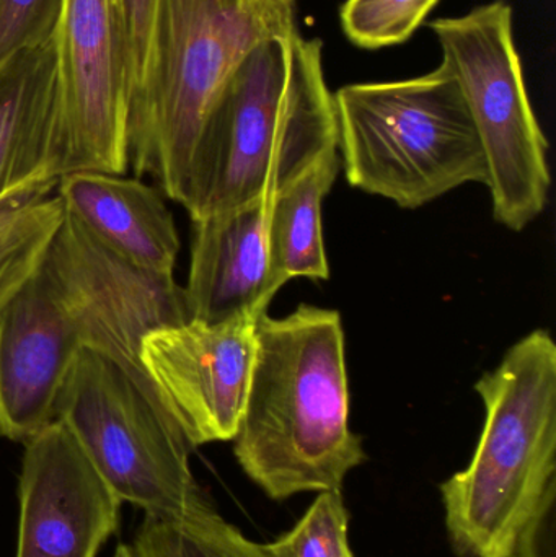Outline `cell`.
Here are the masks:
<instances>
[{
    "instance_id": "cell-23",
    "label": "cell",
    "mask_w": 556,
    "mask_h": 557,
    "mask_svg": "<svg viewBox=\"0 0 556 557\" xmlns=\"http://www.w3.org/2000/svg\"><path fill=\"white\" fill-rule=\"evenodd\" d=\"M113 557H133V555H131L129 545L118 546L116 552H114Z\"/></svg>"
},
{
    "instance_id": "cell-8",
    "label": "cell",
    "mask_w": 556,
    "mask_h": 557,
    "mask_svg": "<svg viewBox=\"0 0 556 557\" xmlns=\"http://www.w3.org/2000/svg\"><path fill=\"white\" fill-rule=\"evenodd\" d=\"M59 178L124 175L129 166L131 87L111 0H64L54 32Z\"/></svg>"
},
{
    "instance_id": "cell-18",
    "label": "cell",
    "mask_w": 556,
    "mask_h": 557,
    "mask_svg": "<svg viewBox=\"0 0 556 557\" xmlns=\"http://www.w3.org/2000/svg\"><path fill=\"white\" fill-rule=\"evenodd\" d=\"M348 532L342 490L320 491L293 530L260 549L264 557H355Z\"/></svg>"
},
{
    "instance_id": "cell-2",
    "label": "cell",
    "mask_w": 556,
    "mask_h": 557,
    "mask_svg": "<svg viewBox=\"0 0 556 557\" xmlns=\"http://www.w3.org/2000/svg\"><path fill=\"white\" fill-rule=\"evenodd\" d=\"M322 46L297 29L245 55L196 147L183 202L191 221L270 198L338 149Z\"/></svg>"
},
{
    "instance_id": "cell-14",
    "label": "cell",
    "mask_w": 556,
    "mask_h": 557,
    "mask_svg": "<svg viewBox=\"0 0 556 557\" xmlns=\"http://www.w3.org/2000/svg\"><path fill=\"white\" fill-rule=\"evenodd\" d=\"M59 91L54 35L0 64V199L58 182Z\"/></svg>"
},
{
    "instance_id": "cell-5",
    "label": "cell",
    "mask_w": 556,
    "mask_h": 557,
    "mask_svg": "<svg viewBox=\"0 0 556 557\" xmlns=\"http://www.w3.org/2000/svg\"><path fill=\"white\" fill-rule=\"evenodd\" d=\"M346 180L404 209L467 185H486L485 152L453 72L355 84L335 95Z\"/></svg>"
},
{
    "instance_id": "cell-3",
    "label": "cell",
    "mask_w": 556,
    "mask_h": 557,
    "mask_svg": "<svg viewBox=\"0 0 556 557\" xmlns=\"http://www.w3.org/2000/svg\"><path fill=\"white\" fill-rule=\"evenodd\" d=\"M297 32L296 0H157L139 88L131 101L127 152L183 206L199 137L245 55Z\"/></svg>"
},
{
    "instance_id": "cell-10",
    "label": "cell",
    "mask_w": 556,
    "mask_h": 557,
    "mask_svg": "<svg viewBox=\"0 0 556 557\" xmlns=\"http://www.w3.org/2000/svg\"><path fill=\"white\" fill-rule=\"evenodd\" d=\"M85 346L81 314L41 260L0 305V437L25 444L55 421L59 393Z\"/></svg>"
},
{
    "instance_id": "cell-19",
    "label": "cell",
    "mask_w": 556,
    "mask_h": 557,
    "mask_svg": "<svg viewBox=\"0 0 556 557\" xmlns=\"http://www.w3.org/2000/svg\"><path fill=\"white\" fill-rule=\"evenodd\" d=\"M440 0H346L342 26L353 45L381 49L407 41Z\"/></svg>"
},
{
    "instance_id": "cell-11",
    "label": "cell",
    "mask_w": 556,
    "mask_h": 557,
    "mask_svg": "<svg viewBox=\"0 0 556 557\" xmlns=\"http://www.w3.org/2000/svg\"><path fill=\"white\" fill-rule=\"evenodd\" d=\"M18 499L16 557H97L123 504L61 421L25 442Z\"/></svg>"
},
{
    "instance_id": "cell-20",
    "label": "cell",
    "mask_w": 556,
    "mask_h": 557,
    "mask_svg": "<svg viewBox=\"0 0 556 557\" xmlns=\"http://www.w3.org/2000/svg\"><path fill=\"white\" fill-rule=\"evenodd\" d=\"M64 0H0V64L54 35Z\"/></svg>"
},
{
    "instance_id": "cell-4",
    "label": "cell",
    "mask_w": 556,
    "mask_h": 557,
    "mask_svg": "<svg viewBox=\"0 0 556 557\" xmlns=\"http://www.w3.org/2000/svg\"><path fill=\"white\" fill-rule=\"evenodd\" d=\"M485 425L466 470L440 486L459 557H511L556 481V344L547 330L515 344L475 383Z\"/></svg>"
},
{
    "instance_id": "cell-16",
    "label": "cell",
    "mask_w": 556,
    "mask_h": 557,
    "mask_svg": "<svg viewBox=\"0 0 556 557\" xmlns=\"http://www.w3.org/2000/svg\"><path fill=\"white\" fill-rule=\"evenodd\" d=\"M55 185L38 183L0 199V305L35 273L61 225Z\"/></svg>"
},
{
    "instance_id": "cell-15",
    "label": "cell",
    "mask_w": 556,
    "mask_h": 557,
    "mask_svg": "<svg viewBox=\"0 0 556 557\" xmlns=\"http://www.w3.org/2000/svg\"><path fill=\"white\" fill-rule=\"evenodd\" d=\"M342 159L338 149L317 160L299 178L271 196L267 238L274 276L283 282L330 277L322 231V202L336 182Z\"/></svg>"
},
{
    "instance_id": "cell-1",
    "label": "cell",
    "mask_w": 556,
    "mask_h": 557,
    "mask_svg": "<svg viewBox=\"0 0 556 557\" xmlns=\"http://www.w3.org/2000/svg\"><path fill=\"white\" fill-rule=\"evenodd\" d=\"M234 454L270 499L342 490L366 461L349 428L345 331L336 310L300 305L261 314L250 388Z\"/></svg>"
},
{
    "instance_id": "cell-13",
    "label": "cell",
    "mask_w": 556,
    "mask_h": 557,
    "mask_svg": "<svg viewBox=\"0 0 556 557\" xmlns=\"http://www.w3.org/2000/svg\"><path fill=\"white\" fill-rule=\"evenodd\" d=\"M55 189L64 211L114 257L146 273L173 276L180 237L160 189L101 172L69 173Z\"/></svg>"
},
{
    "instance_id": "cell-21",
    "label": "cell",
    "mask_w": 556,
    "mask_h": 557,
    "mask_svg": "<svg viewBox=\"0 0 556 557\" xmlns=\"http://www.w3.org/2000/svg\"><path fill=\"white\" fill-rule=\"evenodd\" d=\"M111 2H113L121 46H123L124 65H126L131 101H133L143 77L157 0H111Z\"/></svg>"
},
{
    "instance_id": "cell-17",
    "label": "cell",
    "mask_w": 556,
    "mask_h": 557,
    "mask_svg": "<svg viewBox=\"0 0 556 557\" xmlns=\"http://www.w3.org/2000/svg\"><path fill=\"white\" fill-rule=\"evenodd\" d=\"M129 549L133 557H264L218 510L180 522L144 517Z\"/></svg>"
},
{
    "instance_id": "cell-6",
    "label": "cell",
    "mask_w": 556,
    "mask_h": 557,
    "mask_svg": "<svg viewBox=\"0 0 556 557\" xmlns=\"http://www.w3.org/2000/svg\"><path fill=\"white\" fill-rule=\"evenodd\" d=\"M55 421L121 503L169 522L215 512L189 465L195 448L159 393L116 360L82 349L59 393Z\"/></svg>"
},
{
    "instance_id": "cell-7",
    "label": "cell",
    "mask_w": 556,
    "mask_h": 557,
    "mask_svg": "<svg viewBox=\"0 0 556 557\" xmlns=\"http://www.w3.org/2000/svg\"><path fill=\"white\" fill-rule=\"evenodd\" d=\"M430 26L479 133L493 215L509 231H524L547 205L551 169L547 137L526 90L511 7L496 0Z\"/></svg>"
},
{
    "instance_id": "cell-9",
    "label": "cell",
    "mask_w": 556,
    "mask_h": 557,
    "mask_svg": "<svg viewBox=\"0 0 556 557\" xmlns=\"http://www.w3.org/2000/svg\"><path fill=\"white\" fill-rule=\"evenodd\" d=\"M260 317L188 320L143 337L140 363L193 448L234 441L250 388Z\"/></svg>"
},
{
    "instance_id": "cell-12",
    "label": "cell",
    "mask_w": 556,
    "mask_h": 557,
    "mask_svg": "<svg viewBox=\"0 0 556 557\" xmlns=\"http://www.w3.org/2000/svg\"><path fill=\"white\" fill-rule=\"evenodd\" d=\"M270 198L193 221L185 297L191 320L221 323L267 313L283 282L274 276L267 238Z\"/></svg>"
},
{
    "instance_id": "cell-22",
    "label": "cell",
    "mask_w": 556,
    "mask_h": 557,
    "mask_svg": "<svg viewBox=\"0 0 556 557\" xmlns=\"http://www.w3.org/2000/svg\"><path fill=\"white\" fill-rule=\"evenodd\" d=\"M511 557H556V481L519 533Z\"/></svg>"
}]
</instances>
